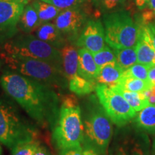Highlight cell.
<instances>
[{
  "instance_id": "8fae6325",
  "label": "cell",
  "mask_w": 155,
  "mask_h": 155,
  "mask_svg": "<svg viewBox=\"0 0 155 155\" xmlns=\"http://www.w3.org/2000/svg\"><path fill=\"white\" fill-rule=\"evenodd\" d=\"M105 30L100 20L87 21L84 28L78 39L75 45L86 48L92 53H97L106 46Z\"/></svg>"
},
{
  "instance_id": "60d3db41",
  "label": "cell",
  "mask_w": 155,
  "mask_h": 155,
  "mask_svg": "<svg viewBox=\"0 0 155 155\" xmlns=\"http://www.w3.org/2000/svg\"><path fill=\"white\" fill-rule=\"evenodd\" d=\"M153 155H155V154H153Z\"/></svg>"
},
{
  "instance_id": "f1b7e54d",
  "label": "cell",
  "mask_w": 155,
  "mask_h": 155,
  "mask_svg": "<svg viewBox=\"0 0 155 155\" xmlns=\"http://www.w3.org/2000/svg\"><path fill=\"white\" fill-rule=\"evenodd\" d=\"M49 4H51L61 10L73 7H81L86 0H40Z\"/></svg>"
},
{
  "instance_id": "9a60e30c",
  "label": "cell",
  "mask_w": 155,
  "mask_h": 155,
  "mask_svg": "<svg viewBox=\"0 0 155 155\" xmlns=\"http://www.w3.org/2000/svg\"><path fill=\"white\" fill-rule=\"evenodd\" d=\"M35 36L58 50H61L68 43L61 31L51 22L40 25L35 30Z\"/></svg>"
},
{
  "instance_id": "7a4b0ae2",
  "label": "cell",
  "mask_w": 155,
  "mask_h": 155,
  "mask_svg": "<svg viewBox=\"0 0 155 155\" xmlns=\"http://www.w3.org/2000/svg\"><path fill=\"white\" fill-rule=\"evenodd\" d=\"M81 108L83 125L82 144L106 155L113 135L112 121L95 96L87 98Z\"/></svg>"
},
{
  "instance_id": "4fadbf2b",
  "label": "cell",
  "mask_w": 155,
  "mask_h": 155,
  "mask_svg": "<svg viewBox=\"0 0 155 155\" xmlns=\"http://www.w3.org/2000/svg\"><path fill=\"white\" fill-rule=\"evenodd\" d=\"M137 63L148 66L155 65V48L147 26H140L139 36L136 45Z\"/></svg>"
},
{
  "instance_id": "30bf717a",
  "label": "cell",
  "mask_w": 155,
  "mask_h": 155,
  "mask_svg": "<svg viewBox=\"0 0 155 155\" xmlns=\"http://www.w3.org/2000/svg\"><path fill=\"white\" fill-rule=\"evenodd\" d=\"M25 5L7 0H0V42L16 35L18 23Z\"/></svg>"
},
{
  "instance_id": "e0dca14e",
  "label": "cell",
  "mask_w": 155,
  "mask_h": 155,
  "mask_svg": "<svg viewBox=\"0 0 155 155\" xmlns=\"http://www.w3.org/2000/svg\"><path fill=\"white\" fill-rule=\"evenodd\" d=\"M39 26L40 19L37 1H35L25 7L19 19L18 27L24 33L30 34L33 31H35Z\"/></svg>"
},
{
  "instance_id": "8d00e7d4",
  "label": "cell",
  "mask_w": 155,
  "mask_h": 155,
  "mask_svg": "<svg viewBox=\"0 0 155 155\" xmlns=\"http://www.w3.org/2000/svg\"><path fill=\"white\" fill-rule=\"evenodd\" d=\"M147 5L151 9V10L155 14V0H149Z\"/></svg>"
},
{
  "instance_id": "ba28073f",
  "label": "cell",
  "mask_w": 155,
  "mask_h": 155,
  "mask_svg": "<svg viewBox=\"0 0 155 155\" xmlns=\"http://www.w3.org/2000/svg\"><path fill=\"white\" fill-rule=\"evenodd\" d=\"M96 96L111 121L118 127H124L137 115L123 96L111 87L97 84Z\"/></svg>"
},
{
  "instance_id": "2e32d148",
  "label": "cell",
  "mask_w": 155,
  "mask_h": 155,
  "mask_svg": "<svg viewBox=\"0 0 155 155\" xmlns=\"http://www.w3.org/2000/svg\"><path fill=\"white\" fill-rule=\"evenodd\" d=\"M99 68L94 61L93 53L86 48L78 49V75L89 81H96Z\"/></svg>"
},
{
  "instance_id": "4dcf8cb0",
  "label": "cell",
  "mask_w": 155,
  "mask_h": 155,
  "mask_svg": "<svg viewBox=\"0 0 155 155\" xmlns=\"http://www.w3.org/2000/svg\"><path fill=\"white\" fill-rule=\"evenodd\" d=\"M142 93L148 100L150 105H155V86H153L152 88L144 91Z\"/></svg>"
},
{
  "instance_id": "74e56055",
  "label": "cell",
  "mask_w": 155,
  "mask_h": 155,
  "mask_svg": "<svg viewBox=\"0 0 155 155\" xmlns=\"http://www.w3.org/2000/svg\"><path fill=\"white\" fill-rule=\"evenodd\" d=\"M7 1L14 2L21 4V5H23L25 6L26 5H28V3L30 1V0H7Z\"/></svg>"
},
{
  "instance_id": "484cf974",
  "label": "cell",
  "mask_w": 155,
  "mask_h": 155,
  "mask_svg": "<svg viewBox=\"0 0 155 155\" xmlns=\"http://www.w3.org/2000/svg\"><path fill=\"white\" fill-rule=\"evenodd\" d=\"M127 0H93L95 7L105 14L120 10Z\"/></svg>"
},
{
  "instance_id": "44dd1931",
  "label": "cell",
  "mask_w": 155,
  "mask_h": 155,
  "mask_svg": "<svg viewBox=\"0 0 155 155\" xmlns=\"http://www.w3.org/2000/svg\"><path fill=\"white\" fill-rule=\"evenodd\" d=\"M111 88L121 94L137 113L140 111L146 106L150 105L148 100L147 99L142 92L129 91L124 90L117 86H112Z\"/></svg>"
},
{
  "instance_id": "f546056e",
  "label": "cell",
  "mask_w": 155,
  "mask_h": 155,
  "mask_svg": "<svg viewBox=\"0 0 155 155\" xmlns=\"http://www.w3.org/2000/svg\"><path fill=\"white\" fill-rule=\"evenodd\" d=\"M59 155H83L82 145L70 147L60 150Z\"/></svg>"
},
{
  "instance_id": "1f68e13d",
  "label": "cell",
  "mask_w": 155,
  "mask_h": 155,
  "mask_svg": "<svg viewBox=\"0 0 155 155\" xmlns=\"http://www.w3.org/2000/svg\"><path fill=\"white\" fill-rule=\"evenodd\" d=\"M34 155H52L49 149L47 147L42 144H39Z\"/></svg>"
},
{
  "instance_id": "ab89813d",
  "label": "cell",
  "mask_w": 155,
  "mask_h": 155,
  "mask_svg": "<svg viewBox=\"0 0 155 155\" xmlns=\"http://www.w3.org/2000/svg\"><path fill=\"white\" fill-rule=\"evenodd\" d=\"M2 149L1 145H0V155L2 154Z\"/></svg>"
},
{
  "instance_id": "d6986e66",
  "label": "cell",
  "mask_w": 155,
  "mask_h": 155,
  "mask_svg": "<svg viewBox=\"0 0 155 155\" xmlns=\"http://www.w3.org/2000/svg\"><path fill=\"white\" fill-rule=\"evenodd\" d=\"M135 122L139 130L144 132L155 134V105H148L138 112Z\"/></svg>"
},
{
  "instance_id": "277c9868",
  "label": "cell",
  "mask_w": 155,
  "mask_h": 155,
  "mask_svg": "<svg viewBox=\"0 0 155 155\" xmlns=\"http://www.w3.org/2000/svg\"><path fill=\"white\" fill-rule=\"evenodd\" d=\"M2 58L14 72L48 85L61 91L68 88V81L63 70L48 62L22 56Z\"/></svg>"
},
{
  "instance_id": "52a82bcc",
  "label": "cell",
  "mask_w": 155,
  "mask_h": 155,
  "mask_svg": "<svg viewBox=\"0 0 155 155\" xmlns=\"http://www.w3.org/2000/svg\"><path fill=\"white\" fill-rule=\"evenodd\" d=\"M83 125L81 106H61L53 129V141L58 150L82 144Z\"/></svg>"
},
{
  "instance_id": "603a6c76",
  "label": "cell",
  "mask_w": 155,
  "mask_h": 155,
  "mask_svg": "<svg viewBox=\"0 0 155 155\" xmlns=\"http://www.w3.org/2000/svg\"><path fill=\"white\" fill-rule=\"evenodd\" d=\"M116 58V63L124 71L137 63V56L136 46L131 48L114 49Z\"/></svg>"
},
{
  "instance_id": "d6a6232c",
  "label": "cell",
  "mask_w": 155,
  "mask_h": 155,
  "mask_svg": "<svg viewBox=\"0 0 155 155\" xmlns=\"http://www.w3.org/2000/svg\"><path fill=\"white\" fill-rule=\"evenodd\" d=\"M83 147V155H101L91 147L86 144H81Z\"/></svg>"
},
{
  "instance_id": "d590c367",
  "label": "cell",
  "mask_w": 155,
  "mask_h": 155,
  "mask_svg": "<svg viewBox=\"0 0 155 155\" xmlns=\"http://www.w3.org/2000/svg\"><path fill=\"white\" fill-rule=\"evenodd\" d=\"M134 1L137 7H139V9H142L145 7V5H147L149 0H134Z\"/></svg>"
},
{
  "instance_id": "9c48e42d",
  "label": "cell",
  "mask_w": 155,
  "mask_h": 155,
  "mask_svg": "<svg viewBox=\"0 0 155 155\" xmlns=\"http://www.w3.org/2000/svg\"><path fill=\"white\" fill-rule=\"evenodd\" d=\"M87 21L86 13L78 7L62 10L54 19V24L68 42L75 45Z\"/></svg>"
},
{
  "instance_id": "5b68a950",
  "label": "cell",
  "mask_w": 155,
  "mask_h": 155,
  "mask_svg": "<svg viewBox=\"0 0 155 155\" xmlns=\"http://www.w3.org/2000/svg\"><path fill=\"white\" fill-rule=\"evenodd\" d=\"M2 55L22 56L42 60L63 70L60 50L32 35L25 33L10 39L4 45Z\"/></svg>"
},
{
  "instance_id": "d4e9b609",
  "label": "cell",
  "mask_w": 155,
  "mask_h": 155,
  "mask_svg": "<svg viewBox=\"0 0 155 155\" xmlns=\"http://www.w3.org/2000/svg\"><path fill=\"white\" fill-rule=\"evenodd\" d=\"M93 56H94V61L96 62V65H98L99 68L108 63L116 62V58L114 50L110 46L106 45L105 48H103L100 51L93 53Z\"/></svg>"
},
{
  "instance_id": "f35d334b",
  "label": "cell",
  "mask_w": 155,
  "mask_h": 155,
  "mask_svg": "<svg viewBox=\"0 0 155 155\" xmlns=\"http://www.w3.org/2000/svg\"><path fill=\"white\" fill-rule=\"evenodd\" d=\"M152 154H155V139L154 140V143H153V146H152Z\"/></svg>"
},
{
  "instance_id": "6da1fadb",
  "label": "cell",
  "mask_w": 155,
  "mask_h": 155,
  "mask_svg": "<svg viewBox=\"0 0 155 155\" xmlns=\"http://www.w3.org/2000/svg\"><path fill=\"white\" fill-rule=\"evenodd\" d=\"M1 84L7 94L38 125L53 130L61 108L55 88L14 71L4 73Z\"/></svg>"
},
{
  "instance_id": "ac0fdd59",
  "label": "cell",
  "mask_w": 155,
  "mask_h": 155,
  "mask_svg": "<svg viewBox=\"0 0 155 155\" xmlns=\"http://www.w3.org/2000/svg\"><path fill=\"white\" fill-rule=\"evenodd\" d=\"M124 71L116 62L104 65L99 68L97 84H104L109 87L116 86L121 80Z\"/></svg>"
},
{
  "instance_id": "83f0119b",
  "label": "cell",
  "mask_w": 155,
  "mask_h": 155,
  "mask_svg": "<svg viewBox=\"0 0 155 155\" xmlns=\"http://www.w3.org/2000/svg\"><path fill=\"white\" fill-rule=\"evenodd\" d=\"M39 144L38 139L19 144L12 149V155H34Z\"/></svg>"
},
{
  "instance_id": "3957f363",
  "label": "cell",
  "mask_w": 155,
  "mask_h": 155,
  "mask_svg": "<svg viewBox=\"0 0 155 155\" xmlns=\"http://www.w3.org/2000/svg\"><path fill=\"white\" fill-rule=\"evenodd\" d=\"M38 137L37 128L21 114L14 101L0 98V142L12 150Z\"/></svg>"
},
{
  "instance_id": "ffe728a7",
  "label": "cell",
  "mask_w": 155,
  "mask_h": 155,
  "mask_svg": "<svg viewBox=\"0 0 155 155\" xmlns=\"http://www.w3.org/2000/svg\"><path fill=\"white\" fill-rule=\"evenodd\" d=\"M97 83L89 81L78 75L68 81V88L71 92L78 96H85L96 91Z\"/></svg>"
},
{
  "instance_id": "5bb4252c",
  "label": "cell",
  "mask_w": 155,
  "mask_h": 155,
  "mask_svg": "<svg viewBox=\"0 0 155 155\" xmlns=\"http://www.w3.org/2000/svg\"><path fill=\"white\" fill-rule=\"evenodd\" d=\"M60 51L64 74L68 81L78 75V49L75 45L68 42Z\"/></svg>"
},
{
  "instance_id": "8992f818",
  "label": "cell",
  "mask_w": 155,
  "mask_h": 155,
  "mask_svg": "<svg viewBox=\"0 0 155 155\" xmlns=\"http://www.w3.org/2000/svg\"><path fill=\"white\" fill-rule=\"evenodd\" d=\"M106 42L113 49L134 47L138 41L140 26L129 12L119 10L103 17Z\"/></svg>"
},
{
  "instance_id": "836d02e7",
  "label": "cell",
  "mask_w": 155,
  "mask_h": 155,
  "mask_svg": "<svg viewBox=\"0 0 155 155\" xmlns=\"http://www.w3.org/2000/svg\"><path fill=\"white\" fill-rule=\"evenodd\" d=\"M146 26L155 48V22H150L149 24H147Z\"/></svg>"
},
{
  "instance_id": "4316f807",
  "label": "cell",
  "mask_w": 155,
  "mask_h": 155,
  "mask_svg": "<svg viewBox=\"0 0 155 155\" xmlns=\"http://www.w3.org/2000/svg\"><path fill=\"white\" fill-rule=\"evenodd\" d=\"M150 68V66L144 64L135 63L132 66L125 70L123 75L136 78L143 81H148V71Z\"/></svg>"
},
{
  "instance_id": "e575fe53",
  "label": "cell",
  "mask_w": 155,
  "mask_h": 155,
  "mask_svg": "<svg viewBox=\"0 0 155 155\" xmlns=\"http://www.w3.org/2000/svg\"><path fill=\"white\" fill-rule=\"evenodd\" d=\"M148 81L153 86H155V65L151 66L149 69Z\"/></svg>"
},
{
  "instance_id": "7c38bea8",
  "label": "cell",
  "mask_w": 155,
  "mask_h": 155,
  "mask_svg": "<svg viewBox=\"0 0 155 155\" xmlns=\"http://www.w3.org/2000/svg\"><path fill=\"white\" fill-rule=\"evenodd\" d=\"M116 155H150L148 136L139 129L128 135L118 145Z\"/></svg>"
},
{
  "instance_id": "7402d4cb",
  "label": "cell",
  "mask_w": 155,
  "mask_h": 155,
  "mask_svg": "<svg viewBox=\"0 0 155 155\" xmlns=\"http://www.w3.org/2000/svg\"><path fill=\"white\" fill-rule=\"evenodd\" d=\"M114 86H117L124 90L133 92H143L153 87L149 81H143L136 78L124 75H122L119 82Z\"/></svg>"
},
{
  "instance_id": "cb8c5ba5",
  "label": "cell",
  "mask_w": 155,
  "mask_h": 155,
  "mask_svg": "<svg viewBox=\"0 0 155 155\" xmlns=\"http://www.w3.org/2000/svg\"><path fill=\"white\" fill-rule=\"evenodd\" d=\"M37 5L40 19V25L50 22L53 19H55L62 11L55 6L40 0L37 1Z\"/></svg>"
}]
</instances>
